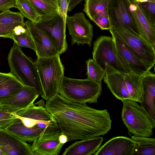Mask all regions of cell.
<instances>
[{
    "instance_id": "obj_25",
    "label": "cell",
    "mask_w": 155,
    "mask_h": 155,
    "mask_svg": "<svg viewBox=\"0 0 155 155\" xmlns=\"http://www.w3.org/2000/svg\"><path fill=\"white\" fill-rule=\"evenodd\" d=\"M24 86L11 73L0 72V102L15 94Z\"/></svg>"
},
{
    "instance_id": "obj_22",
    "label": "cell",
    "mask_w": 155,
    "mask_h": 155,
    "mask_svg": "<svg viewBox=\"0 0 155 155\" xmlns=\"http://www.w3.org/2000/svg\"><path fill=\"white\" fill-rule=\"evenodd\" d=\"M61 133L48 135L36 139L31 146V155H58L63 144L59 137Z\"/></svg>"
},
{
    "instance_id": "obj_33",
    "label": "cell",
    "mask_w": 155,
    "mask_h": 155,
    "mask_svg": "<svg viewBox=\"0 0 155 155\" xmlns=\"http://www.w3.org/2000/svg\"><path fill=\"white\" fill-rule=\"evenodd\" d=\"M16 117L12 113L2 109L0 110V128H5Z\"/></svg>"
},
{
    "instance_id": "obj_39",
    "label": "cell",
    "mask_w": 155,
    "mask_h": 155,
    "mask_svg": "<svg viewBox=\"0 0 155 155\" xmlns=\"http://www.w3.org/2000/svg\"><path fill=\"white\" fill-rule=\"evenodd\" d=\"M0 155H3V154H2L0 149Z\"/></svg>"
},
{
    "instance_id": "obj_20",
    "label": "cell",
    "mask_w": 155,
    "mask_h": 155,
    "mask_svg": "<svg viewBox=\"0 0 155 155\" xmlns=\"http://www.w3.org/2000/svg\"><path fill=\"white\" fill-rule=\"evenodd\" d=\"M135 143L132 138L119 136L111 139L94 154V155H133Z\"/></svg>"
},
{
    "instance_id": "obj_8",
    "label": "cell",
    "mask_w": 155,
    "mask_h": 155,
    "mask_svg": "<svg viewBox=\"0 0 155 155\" xmlns=\"http://www.w3.org/2000/svg\"><path fill=\"white\" fill-rule=\"evenodd\" d=\"M93 59L104 70L107 63L123 73H127L120 62L117 54L112 37L101 36L93 43Z\"/></svg>"
},
{
    "instance_id": "obj_12",
    "label": "cell",
    "mask_w": 155,
    "mask_h": 155,
    "mask_svg": "<svg viewBox=\"0 0 155 155\" xmlns=\"http://www.w3.org/2000/svg\"><path fill=\"white\" fill-rule=\"evenodd\" d=\"M12 114L19 118L25 125L29 128L44 129L56 121L45 107L34 104Z\"/></svg>"
},
{
    "instance_id": "obj_14",
    "label": "cell",
    "mask_w": 155,
    "mask_h": 155,
    "mask_svg": "<svg viewBox=\"0 0 155 155\" xmlns=\"http://www.w3.org/2000/svg\"><path fill=\"white\" fill-rule=\"evenodd\" d=\"M39 95L35 88L24 85L15 94L1 101L0 106L6 111L15 113L34 105Z\"/></svg>"
},
{
    "instance_id": "obj_15",
    "label": "cell",
    "mask_w": 155,
    "mask_h": 155,
    "mask_svg": "<svg viewBox=\"0 0 155 155\" xmlns=\"http://www.w3.org/2000/svg\"><path fill=\"white\" fill-rule=\"evenodd\" d=\"M35 23L44 31L60 55L66 51L68 45L66 39V25L59 16L48 22Z\"/></svg>"
},
{
    "instance_id": "obj_17",
    "label": "cell",
    "mask_w": 155,
    "mask_h": 155,
    "mask_svg": "<svg viewBox=\"0 0 155 155\" xmlns=\"http://www.w3.org/2000/svg\"><path fill=\"white\" fill-rule=\"evenodd\" d=\"M142 91L140 106L155 127V74L148 71L142 75Z\"/></svg>"
},
{
    "instance_id": "obj_7",
    "label": "cell",
    "mask_w": 155,
    "mask_h": 155,
    "mask_svg": "<svg viewBox=\"0 0 155 155\" xmlns=\"http://www.w3.org/2000/svg\"><path fill=\"white\" fill-rule=\"evenodd\" d=\"M130 47L136 56L152 68L155 64V48L147 43L132 30L122 26L115 25L109 30Z\"/></svg>"
},
{
    "instance_id": "obj_13",
    "label": "cell",
    "mask_w": 155,
    "mask_h": 155,
    "mask_svg": "<svg viewBox=\"0 0 155 155\" xmlns=\"http://www.w3.org/2000/svg\"><path fill=\"white\" fill-rule=\"evenodd\" d=\"M111 35L118 57L127 73L142 75L150 71L151 68L140 60L126 43Z\"/></svg>"
},
{
    "instance_id": "obj_34",
    "label": "cell",
    "mask_w": 155,
    "mask_h": 155,
    "mask_svg": "<svg viewBox=\"0 0 155 155\" xmlns=\"http://www.w3.org/2000/svg\"><path fill=\"white\" fill-rule=\"evenodd\" d=\"M68 0H62L58 2V15L62 19L64 24L66 25L67 13L68 11Z\"/></svg>"
},
{
    "instance_id": "obj_38",
    "label": "cell",
    "mask_w": 155,
    "mask_h": 155,
    "mask_svg": "<svg viewBox=\"0 0 155 155\" xmlns=\"http://www.w3.org/2000/svg\"><path fill=\"white\" fill-rule=\"evenodd\" d=\"M149 0H136L137 2L139 3L145 2Z\"/></svg>"
},
{
    "instance_id": "obj_24",
    "label": "cell",
    "mask_w": 155,
    "mask_h": 155,
    "mask_svg": "<svg viewBox=\"0 0 155 155\" xmlns=\"http://www.w3.org/2000/svg\"><path fill=\"white\" fill-rule=\"evenodd\" d=\"M35 11L41 16V21L47 22L58 15L57 0H28Z\"/></svg>"
},
{
    "instance_id": "obj_21",
    "label": "cell",
    "mask_w": 155,
    "mask_h": 155,
    "mask_svg": "<svg viewBox=\"0 0 155 155\" xmlns=\"http://www.w3.org/2000/svg\"><path fill=\"white\" fill-rule=\"evenodd\" d=\"M128 1L129 9L136 23L140 36L155 48V27L145 17L136 0Z\"/></svg>"
},
{
    "instance_id": "obj_11",
    "label": "cell",
    "mask_w": 155,
    "mask_h": 155,
    "mask_svg": "<svg viewBox=\"0 0 155 155\" xmlns=\"http://www.w3.org/2000/svg\"><path fill=\"white\" fill-rule=\"evenodd\" d=\"M5 129L21 140L30 142L48 135L61 133L56 121L44 129L29 128L25 125L21 120L17 117Z\"/></svg>"
},
{
    "instance_id": "obj_1",
    "label": "cell",
    "mask_w": 155,
    "mask_h": 155,
    "mask_svg": "<svg viewBox=\"0 0 155 155\" xmlns=\"http://www.w3.org/2000/svg\"><path fill=\"white\" fill-rule=\"evenodd\" d=\"M45 107L57 123L61 134L67 137L68 142L103 136L111 128L107 109L97 110L59 94L47 101Z\"/></svg>"
},
{
    "instance_id": "obj_5",
    "label": "cell",
    "mask_w": 155,
    "mask_h": 155,
    "mask_svg": "<svg viewBox=\"0 0 155 155\" xmlns=\"http://www.w3.org/2000/svg\"><path fill=\"white\" fill-rule=\"evenodd\" d=\"M35 63L43 91L42 97L47 101L59 94L64 68L59 54L48 57L37 58Z\"/></svg>"
},
{
    "instance_id": "obj_32",
    "label": "cell",
    "mask_w": 155,
    "mask_h": 155,
    "mask_svg": "<svg viewBox=\"0 0 155 155\" xmlns=\"http://www.w3.org/2000/svg\"><path fill=\"white\" fill-rule=\"evenodd\" d=\"M19 25L25 26V22L9 23H0V37L10 38L15 28Z\"/></svg>"
},
{
    "instance_id": "obj_26",
    "label": "cell",
    "mask_w": 155,
    "mask_h": 155,
    "mask_svg": "<svg viewBox=\"0 0 155 155\" xmlns=\"http://www.w3.org/2000/svg\"><path fill=\"white\" fill-rule=\"evenodd\" d=\"M135 143L133 155H155V139L138 136H131Z\"/></svg>"
},
{
    "instance_id": "obj_10",
    "label": "cell",
    "mask_w": 155,
    "mask_h": 155,
    "mask_svg": "<svg viewBox=\"0 0 155 155\" xmlns=\"http://www.w3.org/2000/svg\"><path fill=\"white\" fill-rule=\"evenodd\" d=\"M108 13L111 25H120L140 35L133 16L129 9L128 0H108Z\"/></svg>"
},
{
    "instance_id": "obj_18",
    "label": "cell",
    "mask_w": 155,
    "mask_h": 155,
    "mask_svg": "<svg viewBox=\"0 0 155 155\" xmlns=\"http://www.w3.org/2000/svg\"><path fill=\"white\" fill-rule=\"evenodd\" d=\"M83 11L101 29L111 27L108 13V0H84Z\"/></svg>"
},
{
    "instance_id": "obj_6",
    "label": "cell",
    "mask_w": 155,
    "mask_h": 155,
    "mask_svg": "<svg viewBox=\"0 0 155 155\" xmlns=\"http://www.w3.org/2000/svg\"><path fill=\"white\" fill-rule=\"evenodd\" d=\"M123 104L121 118L130 135L150 137L155 128L150 118L137 102L128 100L121 101Z\"/></svg>"
},
{
    "instance_id": "obj_35",
    "label": "cell",
    "mask_w": 155,
    "mask_h": 155,
    "mask_svg": "<svg viewBox=\"0 0 155 155\" xmlns=\"http://www.w3.org/2000/svg\"><path fill=\"white\" fill-rule=\"evenodd\" d=\"M16 8L15 0H0V12Z\"/></svg>"
},
{
    "instance_id": "obj_31",
    "label": "cell",
    "mask_w": 155,
    "mask_h": 155,
    "mask_svg": "<svg viewBox=\"0 0 155 155\" xmlns=\"http://www.w3.org/2000/svg\"><path fill=\"white\" fill-rule=\"evenodd\" d=\"M24 22V17L20 12H13L8 9L0 13V23Z\"/></svg>"
},
{
    "instance_id": "obj_3",
    "label": "cell",
    "mask_w": 155,
    "mask_h": 155,
    "mask_svg": "<svg viewBox=\"0 0 155 155\" xmlns=\"http://www.w3.org/2000/svg\"><path fill=\"white\" fill-rule=\"evenodd\" d=\"M10 73L23 85L35 88L42 97L43 95L40 79L35 63L14 42L8 54Z\"/></svg>"
},
{
    "instance_id": "obj_4",
    "label": "cell",
    "mask_w": 155,
    "mask_h": 155,
    "mask_svg": "<svg viewBox=\"0 0 155 155\" xmlns=\"http://www.w3.org/2000/svg\"><path fill=\"white\" fill-rule=\"evenodd\" d=\"M102 83L87 78L78 79L62 78L58 93L71 101L81 104L96 103L101 94Z\"/></svg>"
},
{
    "instance_id": "obj_9",
    "label": "cell",
    "mask_w": 155,
    "mask_h": 155,
    "mask_svg": "<svg viewBox=\"0 0 155 155\" xmlns=\"http://www.w3.org/2000/svg\"><path fill=\"white\" fill-rule=\"evenodd\" d=\"M71 37L73 45L85 44L91 46L93 36V27L84 14L81 12L71 16L67 15L66 25Z\"/></svg>"
},
{
    "instance_id": "obj_19",
    "label": "cell",
    "mask_w": 155,
    "mask_h": 155,
    "mask_svg": "<svg viewBox=\"0 0 155 155\" xmlns=\"http://www.w3.org/2000/svg\"><path fill=\"white\" fill-rule=\"evenodd\" d=\"M0 149L3 155H31V145L0 128Z\"/></svg>"
},
{
    "instance_id": "obj_30",
    "label": "cell",
    "mask_w": 155,
    "mask_h": 155,
    "mask_svg": "<svg viewBox=\"0 0 155 155\" xmlns=\"http://www.w3.org/2000/svg\"><path fill=\"white\" fill-rule=\"evenodd\" d=\"M137 3L147 19L155 27V0Z\"/></svg>"
},
{
    "instance_id": "obj_29",
    "label": "cell",
    "mask_w": 155,
    "mask_h": 155,
    "mask_svg": "<svg viewBox=\"0 0 155 155\" xmlns=\"http://www.w3.org/2000/svg\"><path fill=\"white\" fill-rule=\"evenodd\" d=\"M10 38L12 39L19 46L29 48L35 51L34 43L27 28L25 32L19 34H15L12 33Z\"/></svg>"
},
{
    "instance_id": "obj_2",
    "label": "cell",
    "mask_w": 155,
    "mask_h": 155,
    "mask_svg": "<svg viewBox=\"0 0 155 155\" xmlns=\"http://www.w3.org/2000/svg\"><path fill=\"white\" fill-rule=\"evenodd\" d=\"M104 70V81L117 99L140 102L142 86L139 75L122 72L107 63Z\"/></svg>"
},
{
    "instance_id": "obj_41",
    "label": "cell",
    "mask_w": 155,
    "mask_h": 155,
    "mask_svg": "<svg viewBox=\"0 0 155 155\" xmlns=\"http://www.w3.org/2000/svg\"><path fill=\"white\" fill-rule=\"evenodd\" d=\"M2 109V108L0 106V110Z\"/></svg>"
},
{
    "instance_id": "obj_40",
    "label": "cell",
    "mask_w": 155,
    "mask_h": 155,
    "mask_svg": "<svg viewBox=\"0 0 155 155\" xmlns=\"http://www.w3.org/2000/svg\"><path fill=\"white\" fill-rule=\"evenodd\" d=\"M58 0V2H59L61 1L62 0Z\"/></svg>"
},
{
    "instance_id": "obj_16",
    "label": "cell",
    "mask_w": 155,
    "mask_h": 155,
    "mask_svg": "<svg viewBox=\"0 0 155 155\" xmlns=\"http://www.w3.org/2000/svg\"><path fill=\"white\" fill-rule=\"evenodd\" d=\"M25 23V27L34 43L37 58L48 57L59 54L53 44L42 30L35 23L28 20Z\"/></svg>"
},
{
    "instance_id": "obj_36",
    "label": "cell",
    "mask_w": 155,
    "mask_h": 155,
    "mask_svg": "<svg viewBox=\"0 0 155 155\" xmlns=\"http://www.w3.org/2000/svg\"><path fill=\"white\" fill-rule=\"evenodd\" d=\"M84 0H69L68 11L71 12L80 2Z\"/></svg>"
},
{
    "instance_id": "obj_27",
    "label": "cell",
    "mask_w": 155,
    "mask_h": 155,
    "mask_svg": "<svg viewBox=\"0 0 155 155\" xmlns=\"http://www.w3.org/2000/svg\"><path fill=\"white\" fill-rule=\"evenodd\" d=\"M16 8L24 17L34 23L41 21L42 18L28 0H15Z\"/></svg>"
},
{
    "instance_id": "obj_37",
    "label": "cell",
    "mask_w": 155,
    "mask_h": 155,
    "mask_svg": "<svg viewBox=\"0 0 155 155\" xmlns=\"http://www.w3.org/2000/svg\"><path fill=\"white\" fill-rule=\"evenodd\" d=\"M59 140L61 143L63 144L68 142L67 137L65 135L61 134L59 136Z\"/></svg>"
},
{
    "instance_id": "obj_23",
    "label": "cell",
    "mask_w": 155,
    "mask_h": 155,
    "mask_svg": "<svg viewBox=\"0 0 155 155\" xmlns=\"http://www.w3.org/2000/svg\"><path fill=\"white\" fill-rule=\"evenodd\" d=\"M103 138L97 136L76 141L66 148L63 155H90L94 154L101 145Z\"/></svg>"
},
{
    "instance_id": "obj_28",
    "label": "cell",
    "mask_w": 155,
    "mask_h": 155,
    "mask_svg": "<svg viewBox=\"0 0 155 155\" xmlns=\"http://www.w3.org/2000/svg\"><path fill=\"white\" fill-rule=\"evenodd\" d=\"M86 63L87 78L99 83H102L105 75V70L100 67L93 59H88Z\"/></svg>"
}]
</instances>
